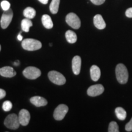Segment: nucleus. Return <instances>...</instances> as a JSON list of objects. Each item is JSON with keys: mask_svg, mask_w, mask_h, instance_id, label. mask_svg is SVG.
I'll list each match as a JSON object with an SVG mask.
<instances>
[{"mask_svg": "<svg viewBox=\"0 0 132 132\" xmlns=\"http://www.w3.org/2000/svg\"><path fill=\"white\" fill-rule=\"evenodd\" d=\"M49 45H50V47H52V45H53V44H51V43H50V44H49Z\"/></svg>", "mask_w": 132, "mask_h": 132, "instance_id": "obj_32", "label": "nucleus"}, {"mask_svg": "<svg viewBox=\"0 0 132 132\" xmlns=\"http://www.w3.org/2000/svg\"><path fill=\"white\" fill-rule=\"evenodd\" d=\"M65 38L67 42L70 44H74L77 40V36L76 33L71 30H68L65 32Z\"/></svg>", "mask_w": 132, "mask_h": 132, "instance_id": "obj_17", "label": "nucleus"}, {"mask_svg": "<svg viewBox=\"0 0 132 132\" xmlns=\"http://www.w3.org/2000/svg\"><path fill=\"white\" fill-rule=\"evenodd\" d=\"M19 119L20 125L26 126L28 124L30 120V113L25 109H22L20 111L19 114Z\"/></svg>", "mask_w": 132, "mask_h": 132, "instance_id": "obj_10", "label": "nucleus"}, {"mask_svg": "<svg viewBox=\"0 0 132 132\" xmlns=\"http://www.w3.org/2000/svg\"><path fill=\"white\" fill-rule=\"evenodd\" d=\"M90 73L91 79L94 81H97L100 78V75H101V72H100V69L98 66L93 65L91 66L90 69Z\"/></svg>", "mask_w": 132, "mask_h": 132, "instance_id": "obj_15", "label": "nucleus"}, {"mask_svg": "<svg viewBox=\"0 0 132 132\" xmlns=\"http://www.w3.org/2000/svg\"><path fill=\"white\" fill-rule=\"evenodd\" d=\"M81 67V59L79 56H75L72 59V70L73 73L77 75L80 73Z\"/></svg>", "mask_w": 132, "mask_h": 132, "instance_id": "obj_11", "label": "nucleus"}, {"mask_svg": "<svg viewBox=\"0 0 132 132\" xmlns=\"http://www.w3.org/2000/svg\"><path fill=\"white\" fill-rule=\"evenodd\" d=\"M6 95V92L4 89H0V100L3 98H4Z\"/></svg>", "mask_w": 132, "mask_h": 132, "instance_id": "obj_28", "label": "nucleus"}, {"mask_svg": "<svg viewBox=\"0 0 132 132\" xmlns=\"http://www.w3.org/2000/svg\"><path fill=\"white\" fill-rule=\"evenodd\" d=\"M14 65L15 66H19L20 65V61H15L14 62Z\"/></svg>", "mask_w": 132, "mask_h": 132, "instance_id": "obj_31", "label": "nucleus"}, {"mask_svg": "<svg viewBox=\"0 0 132 132\" xmlns=\"http://www.w3.org/2000/svg\"><path fill=\"white\" fill-rule=\"evenodd\" d=\"M23 48L28 51H35L42 48V44L39 40L34 39H26L21 43Z\"/></svg>", "mask_w": 132, "mask_h": 132, "instance_id": "obj_2", "label": "nucleus"}, {"mask_svg": "<svg viewBox=\"0 0 132 132\" xmlns=\"http://www.w3.org/2000/svg\"><path fill=\"white\" fill-rule=\"evenodd\" d=\"M65 21L72 28L78 29L81 26L80 19L77 14L74 13H69L65 17Z\"/></svg>", "mask_w": 132, "mask_h": 132, "instance_id": "obj_6", "label": "nucleus"}, {"mask_svg": "<svg viewBox=\"0 0 132 132\" xmlns=\"http://www.w3.org/2000/svg\"><path fill=\"white\" fill-rule=\"evenodd\" d=\"M23 74L26 78L29 80H35L41 75V71L37 67H28L23 71Z\"/></svg>", "mask_w": 132, "mask_h": 132, "instance_id": "obj_5", "label": "nucleus"}, {"mask_svg": "<svg viewBox=\"0 0 132 132\" xmlns=\"http://www.w3.org/2000/svg\"><path fill=\"white\" fill-rule=\"evenodd\" d=\"M125 130L127 131H132V118L125 125Z\"/></svg>", "mask_w": 132, "mask_h": 132, "instance_id": "obj_25", "label": "nucleus"}, {"mask_svg": "<svg viewBox=\"0 0 132 132\" xmlns=\"http://www.w3.org/2000/svg\"><path fill=\"white\" fill-rule=\"evenodd\" d=\"M17 39H18V40H20V41H21V40H23V36L21 35V32H20L19 35H18V36H17Z\"/></svg>", "mask_w": 132, "mask_h": 132, "instance_id": "obj_29", "label": "nucleus"}, {"mask_svg": "<svg viewBox=\"0 0 132 132\" xmlns=\"http://www.w3.org/2000/svg\"><path fill=\"white\" fill-rule=\"evenodd\" d=\"M36 12L34 8L31 7H26L23 11V15L26 18L29 19H34L35 17Z\"/></svg>", "mask_w": 132, "mask_h": 132, "instance_id": "obj_20", "label": "nucleus"}, {"mask_svg": "<svg viewBox=\"0 0 132 132\" xmlns=\"http://www.w3.org/2000/svg\"><path fill=\"white\" fill-rule=\"evenodd\" d=\"M59 3H60V0H52V1L50 5V10L53 14H57L58 12Z\"/></svg>", "mask_w": 132, "mask_h": 132, "instance_id": "obj_21", "label": "nucleus"}, {"mask_svg": "<svg viewBox=\"0 0 132 132\" xmlns=\"http://www.w3.org/2000/svg\"><path fill=\"white\" fill-rule=\"evenodd\" d=\"M1 45H0V51H1Z\"/></svg>", "mask_w": 132, "mask_h": 132, "instance_id": "obj_33", "label": "nucleus"}, {"mask_svg": "<svg viewBox=\"0 0 132 132\" xmlns=\"http://www.w3.org/2000/svg\"><path fill=\"white\" fill-rule=\"evenodd\" d=\"M16 72L14 71V69L12 67L9 66L2 67L0 69V75L7 78H12L16 75Z\"/></svg>", "mask_w": 132, "mask_h": 132, "instance_id": "obj_12", "label": "nucleus"}, {"mask_svg": "<svg viewBox=\"0 0 132 132\" xmlns=\"http://www.w3.org/2000/svg\"><path fill=\"white\" fill-rule=\"evenodd\" d=\"M30 102L32 105L37 107L44 106L47 105L48 103L47 100L45 98L40 96L32 97L30 99Z\"/></svg>", "mask_w": 132, "mask_h": 132, "instance_id": "obj_13", "label": "nucleus"}, {"mask_svg": "<svg viewBox=\"0 0 132 132\" xmlns=\"http://www.w3.org/2000/svg\"><path fill=\"white\" fill-rule=\"evenodd\" d=\"M4 123L6 127L12 130L17 129L20 125L19 116L15 114H11L8 115L5 119Z\"/></svg>", "mask_w": 132, "mask_h": 132, "instance_id": "obj_3", "label": "nucleus"}, {"mask_svg": "<svg viewBox=\"0 0 132 132\" xmlns=\"http://www.w3.org/2000/svg\"><path fill=\"white\" fill-rule=\"evenodd\" d=\"M42 22L44 27L47 29H52L53 27V23L50 16L45 14L42 17Z\"/></svg>", "mask_w": 132, "mask_h": 132, "instance_id": "obj_16", "label": "nucleus"}, {"mask_svg": "<svg viewBox=\"0 0 132 132\" xmlns=\"http://www.w3.org/2000/svg\"><path fill=\"white\" fill-rule=\"evenodd\" d=\"M39 1L44 4H47L48 2V0H39Z\"/></svg>", "mask_w": 132, "mask_h": 132, "instance_id": "obj_30", "label": "nucleus"}, {"mask_svg": "<svg viewBox=\"0 0 132 132\" xmlns=\"http://www.w3.org/2000/svg\"><path fill=\"white\" fill-rule=\"evenodd\" d=\"M116 115L117 118L118 119L120 120H125L127 118V113L125 110L122 107H118L116 108L115 110Z\"/></svg>", "mask_w": 132, "mask_h": 132, "instance_id": "obj_18", "label": "nucleus"}, {"mask_svg": "<svg viewBox=\"0 0 132 132\" xmlns=\"http://www.w3.org/2000/svg\"><path fill=\"white\" fill-rule=\"evenodd\" d=\"M21 26L22 30L24 31V32H29V28L32 26V23L30 19L26 18V19H23L21 21Z\"/></svg>", "mask_w": 132, "mask_h": 132, "instance_id": "obj_19", "label": "nucleus"}, {"mask_svg": "<svg viewBox=\"0 0 132 132\" xmlns=\"http://www.w3.org/2000/svg\"><path fill=\"white\" fill-rule=\"evenodd\" d=\"M13 15H14L13 11L11 8L7 11H4L2 16H1V21H0L1 26L3 29H6L9 26L12 21Z\"/></svg>", "mask_w": 132, "mask_h": 132, "instance_id": "obj_7", "label": "nucleus"}, {"mask_svg": "<svg viewBox=\"0 0 132 132\" xmlns=\"http://www.w3.org/2000/svg\"><path fill=\"white\" fill-rule=\"evenodd\" d=\"M125 15L128 18H132V7L128 8L125 12Z\"/></svg>", "mask_w": 132, "mask_h": 132, "instance_id": "obj_27", "label": "nucleus"}, {"mask_svg": "<svg viewBox=\"0 0 132 132\" xmlns=\"http://www.w3.org/2000/svg\"><path fill=\"white\" fill-rule=\"evenodd\" d=\"M104 92V87L102 85H94L90 86L87 90V95L90 97H96Z\"/></svg>", "mask_w": 132, "mask_h": 132, "instance_id": "obj_9", "label": "nucleus"}, {"mask_svg": "<svg viewBox=\"0 0 132 132\" xmlns=\"http://www.w3.org/2000/svg\"><path fill=\"white\" fill-rule=\"evenodd\" d=\"M116 75L118 82L120 84L127 83L128 80V73L126 66L123 64H119L116 67Z\"/></svg>", "mask_w": 132, "mask_h": 132, "instance_id": "obj_1", "label": "nucleus"}, {"mask_svg": "<svg viewBox=\"0 0 132 132\" xmlns=\"http://www.w3.org/2000/svg\"><path fill=\"white\" fill-rule=\"evenodd\" d=\"M69 111V108L64 104H61L56 108L53 113L54 118L57 120H61L65 116Z\"/></svg>", "mask_w": 132, "mask_h": 132, "instance_id": "obj_8", "label": "nucleus"}, {"mask_svg": "<svg viewBox=\"0 0 132 132\" xmlns=\"http://www.w3.org/2000/svg\"><path fill=\"white\" fill-rule=\"evenodd\" d=\"M2 108L3 110L5 111H11V110L12 108V102L7 100V101H5L3 104Z\"/></svg>", "mask_w": 132, "mask_h": 132, "instance_id": "obj_23", "label": "nucleus"}, {"mask_svg": "<svg viewBox=\"0 0 132 132\" xmlns=\"http://www.w3.org/2000/svg\"><path fill=\"white\" fill-rule=\"evenodd\" d=\"M90 1H91L94 4L98 6V5H101L102 4H103V3H105V0H90Z\"/></svg>", "mask_w": 132, "mask_h": 132, "instance_id": "obj_26", "label": "nucleus"}, {"mask_svg": "<svg viewBox=\"0 0 132 132\" xmlns=\"http://www.w3.org/2000/svg\"><path fill=\"white\" fill-rule=\"evenodd\" d=\"M109 132H119V126L116 122L112 121L110 123L108 127V130Z\"/></svg>", "mask_w": 132, "mask_h": 132, "instance_id": "obj_22", "label": "nucleus"}, {"mask_svg": "<svg viewBox=\"0 0 132 132\" xmlns=\"http://www.w3.org/2000/svg\"><path fill=\"white\" fill-rule=\"evenodd\" d=\"M48 76L49 80L55 85H63L66 82L64 76L57 71H50L48 74Z\"/></svg>", "mask_w": 132, "mask_h": 132, "instance_id": "obj_4", "label": "nucleus"}, {"mask_svg": "<svg viewBox=\"0 0 132 132\" xmlns=\"http://www.w3.org/2000/svg\"><path fill=\"white\" fill-rule=\"evenodd\" d=\"M94 24L95 27L98 29H103L106 27V23L104 21L102 16L100 14H97L94 16Z\"/></svg>", "mask_w": 132, "mask_h": 132, "instance_id": "obj_14", "label": "nucleus"}, {"mask_svg": "<svg viewBox=\"0 0 132 132\" xmlns=\"http://www.w3.org/2000/svg\"><path fill=\"white\" fill-rule=\"evenodd\" d=\"M1 6L4 11H7L8 9H10V7H11V4H10L9 2H8L7 1L4 0V1H3L2 2H1Z\"/></svg>", "mask_w": 132, "mask_h": 132, "instance_id": "obj_24", "label": "nucleus"}]
</instances>
